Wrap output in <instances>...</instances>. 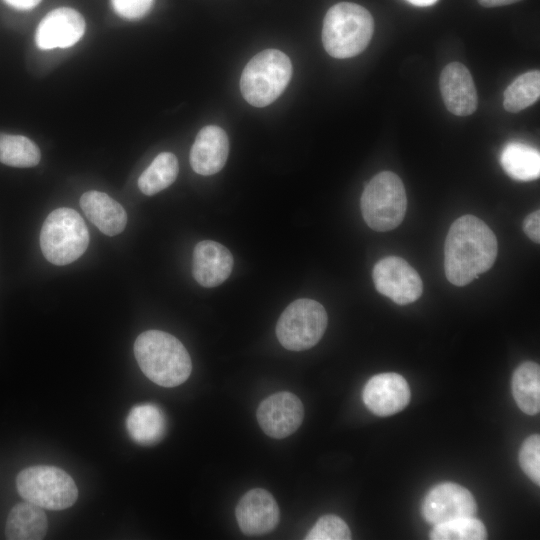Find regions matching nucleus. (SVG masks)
<instances>
[{
    "label": "nucleus",
    "instance_id": "nucleus-1",
    "mask_svg": "<svg viewBox=\"0 0 540 540\" xmlns=\"http://www.w3.org/2000/svg\"><path fill=\"white\" fill-rule=\"evenodd\" d=\"M497 251L496 236L485 222L473 215L459 217L445 240L446 278L453 285H467L492 267Z\"/></svg>",
    "mask_w": 540,
    "mask_h": 540
},
{
    "label": "nucleus",
    "instance_id": "nucleus-2",
    "mask_svg": "<svg viewBox=\"0 0 540 540\" xmlns=\"http://www.w3.org/2000/svg\"><path fill=\"white\" fill-rule=\"evenodd\" d=\"M134 355L145 376L159 386H178L191 374L188 351L167 332L148 330L141 333L134 343Z\"/></svg>",
    "mask_w": 540,
    "mask_h": 540
},
{
    "label": "nucleus",
    "instance_id": "nucleus-3",
    "mask_svg": "<svg viewBox=\"0 0 540 540\" xmlns=\"http://www.w3.org/2000/svg\"><path fill=\"white\" fill-rule=\"evenodd\" d=\"M373 32L374 20L366 8L341 2L333 5L324 17L322 42L330 56L345 59L365 50Z\"/></svg>",
    "mask_w": 540,
    "mask_h": 540
},
{
    "label": "nucleus",
    "instance_id": "nucleus-4",
    "mask_svg": "<svg viewBox=\"0 0 540 540\" xmlns=\"http://www.w3.org/2000/svg\"><path fill=\"white\" fill-rule=\"evenodd\" d=\"M292 75L289 57L277 49L256 54L245 66L240 78L243 98L252 106L265 107L287 87Z\"/></svg>",
    "mask_w": 540,
    "mask_h": 540
},
{
    "label": "nucleus",
    "instance_id": "nucleus-5",
    "mask_svg": "<svg viewBox=\"0 0 540 540\" xmlns=\"http://www.w3.org/2000/svg\"><path fill=\"white\" fill-rule=\"evenodd\" d=\"M87 226L74 209L61 207L45 219L40 232V247L52 264L63 266L77 260L89 245Z\"/></svg>",
    "mask_w": 540,
    "mask_h": 540
},
{
    "label": "nucleus",
    "instance_id": "nucleus-6",
    "mask_svg": "<svg viewBox=\"0 0 540 540\" xmlns=\"http://www.w3.org/2000/svg\"><path fill=\"white\" fill-rule=\"evenodd\" d=\"M366 224L376 231L396 228L404 219L407 208L405 187L393 172L375 175L365 186L360 200Z\"/></svg>",
    "mask_w": 540,
    "mask_h": 540
},
{
    "label": "nucleus",
    "instance_id": "nucleus-7",
    "mask_svg": "<svg viewBox=\"0 0 540 540\" xmlns=\"http://www.w3.org/2000/svg\"><path fill=\"white\" fill-rule=\"evenodd\" d=\"M20 496L47 510H64L77 500L78 490L72 477L64 470L48 465L31 466L17 475Z\"/></svg>",
    "mask_w": 540,
    "mask_h": 540
},
{
    "label": "nucleus",
    "instance_id": "nucleus-8",
    "mask_svg": "<svg viewBox=\"0 0 540 540\" xmlns=\"http://www.w3.org/2000/svg\"><path fill=\"white\" fill-rule=\"evenodd\" d=\"M327 322L326 310L319 302L298 299L282 312L276 325V335L280 344L288 350H307L320 341Z\"/></svg>",
    "mask_w": 540,
    "mask_h": 540
},
{
    "label": "nucleus",
    "instance_id": "nucleus-9",
    "mask_svg": "<svg viewBox=\"0 0 540 540\" xmlns=\"http://www.w3.org/2000/svg\"><path fill=\"white\" fill-rule=\"evenodd\" d=\"M376 290L398 305L415 302L423 292V282L418 272L403 258L388 256L373 268Z\"/></svg>",
    "mask_w": 540,
    "mask_h": 540
},
{
    "label": "nucleus",
    "instance_id": "nucleus-10",
    "mask_svg": "<svg viewBox=\"0 0 540 540\" xmlns=\"http://www.w3.org/2000/svg\"><path fill=\"white\" fill-rule=\"evenodd\" d=\"M256 416L259 426L266 435L282 439L300 427L304 408L295 394L282 391L264 399L258 406Z\"/></svg>",
    "mask_w": 540,
    "mask_h": 540
},
{
    "label": "nucleus",
    "instance_id": "nucleus-11",
    "mask_svg": "<svg viewBox=\"0 0 540 540\" xmlns=\"http://www.w3.org/2000/svg\"><path fill=\"white\" fill-rule=\"evenodd\" d=\"M476 509L477 505L470 491L453 482H444L433 487L425 496L421 507L423 517L433 525L474 516Z\"/></svg>",
    "mask_w": 540,
    "mask_h": 540
},
{
    "label": "nucleus",
    "instance_id": "nucleus-12",
    "mask_svg": "<svg viewBox=\"0 0 540 540\" xmlns=\"http://www.w3.org/2000/svg\"><path fill=\"white\" fill-rule=\"evenodd\" d=\"M85 20L75 9L60 7L46 14L35 32L39 49L68 48L76 44L85 33Z\"/></svg>",
    "mask_w": 540,
    "mask_h": 540
},
{
    "label": "nucleus",
    "instance_id": "nucleus-13",
    "mask_svg": "<svg viewBox=\"0 0 540 540\" xmlns=\"http://www.w3.org/2000/svg\"><path fill=\"white\" fill-rule=\"evenodd\" d=\"M363 402L375 415L389 416L403 410L410 400V388L397 373H381L371 377L364 386Z\"/></svg>",
    "mask_w": 540,
    "mask_h": 540
},
{
    "label": "nucleus",
    "instance_id": "nucleus-14",
    "mask_svg": "<svg viewBox=\"0 0 540 540\" xmlns=\"http://www.w3.org/2000/svg\"><path fill=\"white\" fill-rule=\"evenodd\" d=\"M236 520L246 535H263L279 523V507L267 490L254 488L246 492L235 509Z\"/></svg>",
    "mask_w": 540,
    "mask_h": 540
},
{
    "label": "nucleus",
    "instance_id": "nucleus-15",
    "mask_svg": "<svg viewBox=\"0 0 540 540\" xmlns=\"http://www.w3.org/2000/svg\"><path fill=\"white\" fill-rule=\"evenodd\" d=\"M442 99L448 111L457 116H468L478 106V95L466 66L459 62L446 65L439 79Z\"/></svg>",
    "mask_w": 540,
    "mask_h": 540
},
{
    "label": "nucleus",
    "instance_id": "nucleus-16",
    "mask_svg": "<svg viewBox=\"0 0 540 540\" xmlns=\"http://www.w3.org/2000/svg\"><path fill=\"white\" fill-rule=\"evenodd\" d=\"M233 256L222 244L204 240L196 244L193 250L192 274L203 287H216L231 274Z\"/></svg>",
    "mask_w": 540,
    "mask_h": 540
},
{
    "label": "nucleus",
    "instance_id": "nucleus-17",
    "mask_svg": "<svg viewBox=\"0 0 540 540\" xmlns=\"http://www.w3.org/2000/svg\"><path fill=\"white\" fill-rule=\"evenodd\" d=\"M228 153L226 132L219 126L208 125L195 138L190 151V165L197 174L213 175L224 167Z\"/></svg>",
    "mask_w": 540,
    "mask_h": 540
},
{
    "label": "nucleus",
    "instance_id": "nucleus-18",
    "mask_svg": "<svg viewBox=\"0 0 540 540\" xmlns=\"http://www.w3.org/2000/svg\"><path fill=\"white\" fill-rule=\"evenodd\" d=\"M79 203L88 220L103 234L115 236L125 229L127 223L125 209L106 193L87 191L81 196Z\"/></svg>",
    "mask_w": 540,
    "mask_h": 540
},
{
    "label": "nucleus",
    "instance_id": "nucleus-19",
    "mask_svg": "<svg viewBox=\"0 0 540 540\" xmlns=\"http://www.w3.org/2000/svg\"><path fill=\"white\" fill-rule=\"evenodd\" d=\"M126 429L135 443L152 446L159 443L166 434V416L156 404H138L127 415Z\"/></svg>",
    "mask_w": 540,
    "mask_h": 540
},
{
    "label": "nucleus",
    "instance_id": "nucleus-20",
    "mask_svg": "<svg viewBox=\"0 0 540 540\" xmlns=\"http://www.w3.org/2000/svg\"><path fill=\"white\" fill-rule=\"evenodd\" d=\"M47 529L43 508L25 501L16 504L9 512L5 535L10 540H40L45 537Z\"/></svg>",
    "mask_w": 540,
    "mask_h": 540
},
{
    "label": "nucleus",
    "instance_id": "nucleus-21",
    "mask_svg": "<svg viewBox=\"0 0 540 540\" xmlns=\"http://www.w3.org/2000/svg\"><path fill=\"white\" fill-rule=\"evenodd\" d=\"M500 162L504 171L518 181H531L540 176L539 151L522 142H510L502 150Z\"/></svg>",
    "mask_w": 540,
    "mask_h": 540
},
{
    "label": "nucleus",
    "instance_id": "nucleus-22",
    "mask_svg": "<svg viewBox=\"0 0 540 540\" xmlns=\"http://www.w3.org/2000/svg\"><path fill=\"white\" fill-rule=\"evenodd\" d=\"M512 394L517 406L528 415L540 410V368L532 361L519 365L512 377Z\"/></svg>",
    "mask_w": 540,
    "mask_h": 540
},
{
    "label": "nucleus",
    "instance_id": "nucleus-23",
    "mask_svg": "<svg viewBox=\"0 0 540 540\" xmlns=\"http://www.w3.org/2000/svg\"><path fill=\"white\" fill-rule=\"evenodd\" d=\"M179 171L178 160L171 152L158 154L138 179V186L145 195H154L176 179Z\"/></svg>",
    "mask_w": 540,
    "mask_h": 540
},
{
    "label": "nucleus",
    "instance_id": "nucleus-24",
    "mask_svg": "<svg viewBox=\"0 0 540 540\" xmlns=\"http://www.w3.org/2000/svg\"><path fill=\"white\" fill-rule=\"evenodd\" d=\"M41 159L38 146L22 135L0 133V162L19 168L36 166Z\"/></svg>",
    "mask_w": 540,
    "mask_h": 540
},
{
    "label": "nucleus",
    "instance_id": "nucleus-25",
    "mask_svg": "<svg viewBox=\"0 0 540 540\" xmlns=\"http://www.w3.org/2000/svg\"><path fill=\"white\" fill-rule=\"evenodd\" d=\"M540 96V72L532 70L519 75L504 91L503 106L517 113L534 104Z\"/></svg>",
    "mask_w": 540,
    "mask_h": 540
},
{
    "label": "nucleus",
    "instance_id": "nucleus-26",
    "mask_svg": "<svg viewBox=\"0 0 540 540\" xmlns=\"http://www.w3.org/2000/svg\"><path fill=\"white\" fill-rule=\"evenodd\" d=\"M433 540H483L487 538L484 524L474 518L461 517L434 525L430 532Z\"/></svg>",
    "mask_w": 540,
    "mask_h": 540
},
{
    "label": "nucleus",
    "instance_id": "nucleus-27",
    "mask_svg": "<svg viewBox=\"0 0 540 540\" xmlns=\"http://www.w3.org/2000/svg\"><path fill=\"white\" fill-rule=\"evenodd\" d=\"M306 540H349L351 532L340 517L328 514L320 517L307 533Z\"/></svg>",
    "mask_w": 540,
    "mask_h": 540
},
{
    "label": "nucleus",
    "instance_id": "nucleus-28",
    "mask_svg": "<svg viewBox=\"0 0 540 540\" xmlns=\"http://www.w3.org/2000/svg\"><path fill=\"white\" fill-rule=\"evenodd\" d=\"M519 462L524 473L537 485L540 484V436L533 434L522 444Z\"/></svg>",
    "mask_w": 540,
    "mask_h": 540
},
{
    "label": "nucleus",
    "instance_id": "nucleus-29",
    "mask_svg": "<svg viewBox=\"0 0 540 540\" xmlns=\"http://www.w3.org/2000/svg\"><path fill=\"white\" fill-rule=\"evenodd\" d=\"M154 0H111L115 12L122 18L135 20L146 15Z\"/></svg>",
    "mask_w": 540,
    "mask_h": 540
},
{
    "label": "nucleus",
    "instance_id": "nucleus-30",
    "mask_svg": "<svg viewBox=\"0 0 540 540\" xmlns=\"http://www.w3.org/2000/svg\"><path fill=\"white\" fill-rule=\"evenodd\" d=\"M525 234L535 243L540 242V212L536 210L527 215L523 222Z\"/></svg>",
    "mask_w": 540,
    "mask_h": 540
},
{
    "label": "nucleus",
    "instance_id": "nucleus-31",
    "mask_svg": "<svg viewBox=\"0 0 540 540\" xmlns=\"http://www.w3.org/2000/svg\"><path fill=\"white\" fill-rule=\"evenodd\" d=\"M9 6L22 11L35 8L41 0H3Z\"/></svg>",
    "mask_w": 540,
    "mask_h": 540
},
{
    "label": "nucleus",
    "instance_id": "nucleus-32",
    "mask_svg": "<svg viewBox=\"0 0 540 540\" xmlns=\"http://www.w3.org/2000/svg\"><path fill=\"white\" fill-rule=\"evenodd\" d=\"M484 7H499L516 3L521 0H477Z\"/></svg>",
    "mask_w": 540,
    "mask_h": 540
},
{
    "label": "nucleus",
    "instance_id": "nucleus-33",
    "mask_svg": "<svg viewBox=\"0 0 540 540\" xmlns=\"http://www.w3.org/2000/svg\"><path fill=\"white\" fill-rule=\"evenodd\" d=\"M413 5L416 6H429L434 4L437 0H407Z\"/></svg>",
    "mask_w": 540,
    "mask_h": 540
}]
</instances>
